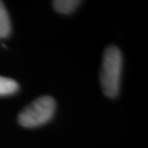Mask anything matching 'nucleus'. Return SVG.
<instances>
[{
  "label": "nucleus",
  "instance_id": "nucleus-2",
  "mask_svg": "<svg viewBox=\"0 0 148 148\" xmlns=\"http://www.w3.org/2000/svg\"><path fill=\"white\" fill-rule=\"evenodd\" d=\"M55 110L56 102L51 96H40L19 112L18 123L25 128L40 127L52 119Z\"/></svg>",
  "mask_w": 148,
  "mask_h": 148
},
{
  "label": "nucleus",
  "instance_id": "nucleus-4",
  "mask_svg": "<svg viewBox=\"0 0 148 148\" xmlns=\"http://www.w3.org/2000/svg\"><path fill=\"white\" fill-rule=\"evenodd\" d=\"M52 4L58 13L67 14L75 11L76 8L81 4V1H78V0H55L52 2Z\"/></svg>",
  "mask_w": 148,
  "mask_h": 148
},
{
  "label": "nucleus",
  "instance_id": "nucleus-3",
  "mask_svg": "<svg viewBox=\"0 0 148 148\" xmlns=\"http://www.w3.org/2000/svg\"><path fill=\"white\" fill-rule=\"evenodd\" d=\"M12 25L10 16L4 3L0 1V38H5L11 34Z\"/></svg>",
  "mask_w": 148,
  "mask_h": 148
},
{
  "label": "nucleus",
  "instance_id": "nucleus-5",
  "mask_svg": "<svg viewBox=\"0 0 148 148\" xmlns=\"http://www.w3.org/2000/svg\"><path fill=\"white\" fill-rule=\"evenodd\" d=\"M19 90V86L14 79L0 76V96L14 94Z\"/></svg>",
  "mask_w": 148,
  "mask_h": 148
},
{
  "label": "nucleus",
  "instance_id": "nucleus-1",
  "mask_svg": "<svg viewBox=\"0 0 148 148\" xmlns=\"http://www.w3.org/2000/svg\"><path fill=\"white\" fill-rule=\"evenodd\" d=\"M122 72V54L116 46H109L103 55L100 83L106 96L114 98L119 93Z\"/></svg>",
  "mask_w": 148,
  "mask_h": 148
}]
</instances>
